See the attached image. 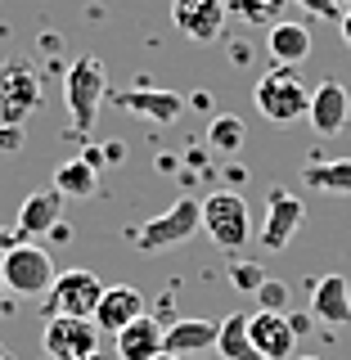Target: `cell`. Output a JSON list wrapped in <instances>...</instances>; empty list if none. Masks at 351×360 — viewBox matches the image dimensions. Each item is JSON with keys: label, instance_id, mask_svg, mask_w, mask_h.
<instances>
[{"label": "cell", "instance_id": "cell-28", "mask_svg": "<svg viewBox=\"0 0 351 360\" xmlns=\"http://www.w3.org/2000/svg\"><path fill=\"white\" fill-rule=\"evenodd\" d=\"M14 153V149H23V127H0V153Z\"/></svg>", "mask_w": 351, "mask_h": 360}, {"label": "cell", "instance_id": "cell-1", "mask_svg": "<svg viewBox=\"0 0 351 360\" xmlns=\"http://www.w3.org/2000/svg\"><path fill=\"white\" fill-rule=\"evenodd\" d=\"M0 279L14 297H50L54 288V257L45 243H32V239H18L9 252H0Z\"/></svg>", "mask_w": 351, "mask_h": 360}, {"label": "cell", "instance_id": "cell-37", "mask_svg": "<svg viewBox=\"0 0 351 360\" xmlns=\"http://www.w3.org/2000/svg\"><path fill=\"white\" fill-rule=\"evenodd\" d=\"M45 360H50V356H45Z\"/></svg>", "mask_w": 351, "mask_h": 360}, {"label": "cell", "instance_id": "cell-30", "mask_svg": "<svg viewBox=\"0 0 351 360\" xmlns=\"http://www.w3.org/2000/svg\"><path fill=\"white\" fill-rule=\"evenodd\" d=\"M338 27H343V41L351 45V9H347V14H343V22H338Z\"/></svg>", "mask_w": 351, "mask_h": 360}, {"label": "cell", "instance_id": "cell-10", "mask_svg": "<svg viewBox=\"0 0 351 360\" xmlns=\"http://www.w3.org/2000/svg\"><path fill=\"white\" fill-rule=\"evenodd\" d=\"M113 108L131 112V117H144V122H158V127H172V122L185 117V99L176 95V90H117L113 95Z\"/></svg>", "mask_w": 351, "mask_h": 360}, {"label": "cell", "instance_id": "cell-13", "mask_svg": "<svg viewBox=\"0 0 351 360\" xmlns=\"http://www.w3.org/2000/svg\"><path fill=\"white\" fill-rule=\"evenodd\" d=\"M63 194H59V189H37V194H27V198H23V207H18V221H14V234H18V239H32V243H37V239H45V234H50L54 230V225H59L63 221Z\"/></svg>", "mask_w": 351, "mask_h": 360}, {"label": "cell", "instance_id": "cell-17", "mask_svg": "<svg viewBox=\"0 0 351 360\" xmlns=\"http://www.w3.org/2000/svg\"><path fill=\"white\" fill-rule=\"evenodd\" d=\"M311 315L320 324H351V284L347 275H324L311 284Z\"/></svg>", "mask_w": 351, "mask_h": 360}, {"label": "cell", "instance_id": "cell-20", "mask_svg": "<svg viewBox=\"0 0 351 360\" xmlns=\"http://www.w3.org/2000/svg\"><path fill=\"white\" fill-rule=\"evenodd\" d=\"M217 356H221V360H266V356L253 347V333H248V315H243V311H234V315H225V320H221Z\"/></svg>", "mask_w": 351, "mask_h": 360}, {"label": "cell", "instance_id": "cell-24", "mask_svg": "<svg viewBox=\"0 0 351 360\" xmlns=\"http://www.w3.org/2000/svg\"><path fill=\"white\" fill-rule=\"evenodd\" d=\"M288 0H225V9H230L234 18H243V22H270L275 27L279 22V9H284Z\"/></svg>", "mask_w": 351, "mask_h": 360}, {"label": "cell", "instance_id": "cell-15", "mask_svg": "<svg viewBox=\"0 0 351 360\" xmlns=\"http://www.w3.org/2000/svg\"><path fill=\"white\" fill-rule=\"evenodd\" d=\"M140 315H149V307H144V292L135 284H113L104 288V297H99V311H95V324L99 333H122L131 320H140Z\"/></svg>", "mask_w": 351, "mask_h": 360}, {"label": "cell", "instance_id": "cell-34", "mask_svg": "<svg viewBox=\"0 0 351 360\" xmlns=\"http://www.w3.org/2000/svg\"><path fill=\"white\" fill-rule=\"evenodd\" d=\"M293 360H320V356H293Z\"/></svg>", "mask_w": 351, "mask_h": 360}, {"label": "cell", "instance_id": "cell-16", "mask_svg": "<svg viewBox=\"0 0 351 360\" xmlns=\"http://www.w3.org/2000/svg\"><path fill=\"white\" fill-rule=\"evenodd\" d=\"M217 333H221V320H189V315H180L162 329V352L172 356H194V352H212L217 347Z\"/></svg>", "mask_w": 351, "mask_h": 360}, {"label": "cell", "instance_id": "cell-38", "mask_svg": "<svg viewBox=\"0 0 351 360\" xmlns=\"http://www.w3.org/2000/svg\"><path fill=\"white\" fill-rule=\"evenodd\" d=\"M217 360H221V356H217Z\"/></svg>", "mask_w": 351, "mask_h": 360}, {"label": "cell", "instance_id": "cell-14", "mask_svg": "<svg viewBox=\"0 0 351 360\" xmlns=\"http://www.w3.org/2000/svg\"><path fill=\"white\" fill-rule=\"evenodd\" d=\"M307 122L315 127V135H338L351 122V95L343 82H320L311 90V112Z\"/></svg>", "mask_w": 351, "mask_h": 360}, {"label": "cell", "instance_id": "cell-31", "mask_svg": "<svg viewBox=\"0 0 351 360\" xmlns=\"http://www.w3.org/2000/svg\"><path fill=\"white\" fill-rule=\"evenodd\" d=\"M5 292H9V288H5V279H0V311H14V302H9Z\"/></svg>", "mask_w": 351, "mask_h": 360}, {"label": "cell", "instance_id": "cell-36", "mask_svg": "<svg viewBox=\"0 0 351 360\" xmlns=\"http://www.w3.org/2000/svg\"><path fill=\"white\" fill-rule=\"evenodd\" d=\"M347 9H351V0H343V14H347Z\"/></svg>", "mask_w": 351, "mask_h": 360}, {"label": "cell", "instance_id": "cell-27", "mask_svg": "<svg viewBox=\"0 0 351 360\" xmlns=\"http://www.w3.org/2000/svg\"><path fill=\"white\" fill-rule=\"evenodd\" d=\"M302 5L311 18H329V22H343V0H293Z\"/></svg>", "mask_w": 351, "mask_h": 360}, {"label": "cell", "instance_id": "cell-12", "mask_svg": "<svg viewBox=\"0 0 351 360\" xmlns=\"http://www.w3.org/2000/svg\"><path fill=\"white\" fill-rule=\"evenodd\" d=\"M248 333H253V347L266 360H293L298 352V329L284 311H257L248 315Z\"/></svg>", "mask_w": 351, "mask_h": 360}, {"label": "cell", "instance_id": "cell-33", "mask_svg": "<svg viewBox=\"0 0 351 360\" xmlns=\"http://www.w3.org/2000/svg\"><path fill=\"white\" fill-rule=\"evenodd\" d=\"M0 360H18V356H14V352H5V356H0Z\"/></svg>", "mask_w": 351, "mask_h": 360}, {"label": "cell", "instance_id": "cell-21", "mask_svg": "<svg viewBox=\"0 0 351 360\" xmlns=\"http://www.w3.org/2000/svg\"><path fill=\"white\" fill-rule=\"evenodd\" d=\"M302 180L320 194H351V158H333V162H307Z\"/></svg>", "mask_w": 351, "mask_h": 360}, {"label": "cell", "instance_id": "cell-19", "mask_svg": "<svg viewBox=\"0 0 351 360\" xmlns=\"http://www.w3.org/2000/svg\"><path fill=\"white\" fill-rule=\"evenodd\" d=\"M266 50H270V59H275V63L298 68L311 54V32L302 27V22H275L270 37H266Z\"/></svg>", "mask_w": 351, "mask_h": 360}, {"label": "cell", "instance_id": "cell-23", "mask_svg": "<svg viewBox=\"0 0 351 360\" xmlns=\"http://www.w3.org/2000/svg\"><path fill=\"white\" fill-rule=\"evenodd\" d=\"M208 144L217 153H239L243 144H248V127H243V117H234V112H221V117H212V127H208Z\"/></svg>", "mask_w": 351, "mask_h": 360}, {"label": "cell", "instance_id": "cell-3", "mask_svg": "<svg viewBox=\"0 0 351 360\" xmlns=\"http://www.w3.org/2000/svg\"><path fill=\"white\" fill-rule=\"evenodd\" d=\"M104 90H108V77H104V63L95 54H82L77 63H68L63 99H68V117H72L77 135H90V127L99 117V104H104Z\"/></svg>", "mask_w": 351, "mask_h": 360}, {"label": "cell", "instance_id": "cell-8", "mask_svg": "<svg viewBox=\"0 0 351 360\" xmlns=\"http://www.w3.org/2000/svg\"><path fill=\"white\" fill-rule=\"evenodd\" d=\"M45 356L50 360H86L99 352V324L77 320V315H50L45 324Z\"/></svg>", "mask_w": 351, "mask_h": 360}, {"label": "cell", "instance_id": "cell-22", "mask_svg": "<svg viewBox=\"0 0 351 360\" xmlns=\"http://www.w3.org/2000/svg\"><path fill=\"white\" fill-rule=\"evenodd\" d=\"M54 189L63 198H90L99 189V176L86 158H68V162H59V172H54Z\"/></svg>", "mask_w": 351, "mask_h": 360}, {"label": "cell", "instance_id": "cell-7", "mask_svg": "<svg viewBox=\"0 0 351 360\" xmlns=\"http://www.w3.org/2000/svg\"><path fill=\"white\" fill-rule=\"evenodd\" d=\"M108 284H99L95 270H63L50 288V311L54 315H77V320H95L99 311V297H104Z\"/></svg>", "mask_w": 351, "mask_h": 360}, {"label": "cell", "instance_id": "cell-9", "mask_svg": "<svg viewBox=\"0 0 351 360\" xmlns=\"http://www.w3.org/2000/svg\"><path fill=\"white\" fill-rule=\"evenodd\" d=\"M225 18H230L225 0H172V22L180 27V37H189L198 45L217 41L225 32Z\"/></svg>", "mask_w": 351, "mask_h": 360}, {"label": "cell", "instance_id": "cell-11", "mask_svg": "<svg viewBox=\"0 0 351 360\" xmlns=\"http://www.w3.org/2000/svg\"><path fill=\"white\" fill-rule=\"evenodd\" d=\"M302 202L288 194V189H270L266 198V221H262V248L266 252H284L293 243V234L302 230Z\"/></svg>", "mask_w": 351, "mask_h": 360}, {"label": "cell", "instance_id": "cell-6", "mask_svg": "<svg viewBox=\"0 0 351 360\" xmlns=\"http://www.w3.org/2000/svg\"><path fill=\"white\" fill-rule=\"evenodd\" d=\"M203 230V202L194 198H176L172 207L162 212V217H149L135 230V248L140 252H167V248H176V243H185L189 234H198Z\"/></svg>", "mask_w": 351, "mask_h": 360}, {"label": "cell", "instance_id": "cell-5", "mask_svg": "<svg viewBox=\"0 0 351 360\" xmlns=\"http://www.w3.org/2000/svg\"><path fill=\"white\" fill-rule=\"evenodd\" d=\"M203 230L225 252H243L248 239H253V212L234 189H217V194L203 198Z\"/></svg>", "mask_w": 351, "mask_h": 360}, {"label": "cell", "instance_id": "cell-35", "mask_svg": "<svg viewBox=\"0 0 351 360\" xmlns=\"http://www.w3.org/2000/svg\"><path fill=\"white\" fill-rule=\"evenodd\" d=\"M86 360H108V356H99V352H95V356H86Z\"/></svg>", "mask_w": 351, "mask_h": 360}, {"label": "cell", "instance_id": "cell-29", "mask_svg": "<svg viewBox=\"0 0 351 360\" xmlns=\"http://www.w3.org/2000/svg\"><path fill=\"white\" fill-rule=\"evenodd\" d=\"M18 243V234L14 230H5V225H0V252H9V248Z\"/></svg>", "mask_w": 351, "mask_h": 360}, {"label": "cell", "instance_id": "cell-18", "mask_svg": "<svg viewBox=\"0 0 351 360\" xmlns=\"http://www.w3.org/2000/svg\"><path fill=\"white\" fill-rule=\"evenodd\" d=\"M162 320H153V315H140V320H131L127 329L117 333V356L122 360H153L162 352Z\"/></svg>", "mask_w": 351, "mask_h": 360}, {"label": "cell", "instance_id": "cell-2", "mask_svg": "<svg viewBox=\"0 0 351 360\" xmlns=\"http://www.w3.org/2000/svg\"><path fill=\"white\" fill-rule=\"evenodd\" d=\"M253 104H257V112H262L266 122L288 127V122H302L311 112V90L293 68L275 63L270 72H262V82L253 86Z\"/></svg>", "mask_w": 351, "mask_h": 360}, {"label": "cell", "instance_id": "cell-4", "mask_svg": "<svg viewBox=\"0 0 351 360\" xmlns=\"http://www.w3.org/2000/svg\"><path fill=\"white\" fill-rule=\"evenodd\" d=\"M41 108V72L32 59L9 54L0 63V127H23Z\"/></svg>", "mask_w": 351, "mask_h": 360}, {"label": "cell", "instance_id": "cell-26", "mask_svg": "<svg viewBox=\"0 0 351 360\" xmlns=\"http://www.w3.org/2000/svg\"><path fill=\"white\" fill-rule=\"evenodd\" d=\"M257 302H262V311H284V307H288V284L266 279V284L257 288Z\"/></svg>", "mask_w": 351, "mask_h": 360}, {"label": "cell", "instance_id": "cell-25", "mask_svg": "<svg viewBox=\"0 0 351 360\" xmlns=\"http://www.w3.org/2000/svg\"><path fill=\"white\" fill-rule=\"evenodd\" d=\"M230 284L243 288V292H257V288L266 284V275H262V266H257V262H234L230 266Z\"/></svg>", "mask_w": 351, "mask_h": 360}, {"label": "cell", "instance_id": "cell-32", "mask_svg": "<svg viewBox=\"0 0 351 360\" xmlns=\"http://www.w3.org/2000/svg\"><path fill=\"white\" fill-rule=\"evenodd\" d=\"M153 360H180V356H172V352H158V356H153Z\"/></svg>", "mask_w": 351, "mask_h": 360}]
</instances>
